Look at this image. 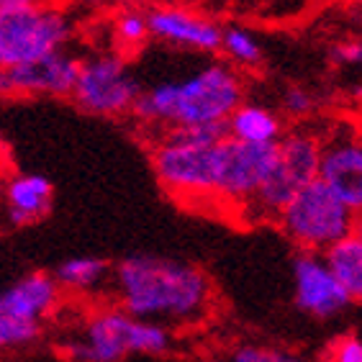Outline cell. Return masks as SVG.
<instances>
[{
  "mask_svg": "<svg viewBox=\"0 0 362 362\" xmlns=\"http://www.w3.org/2000/svg\"><path fill=\"white\" fill-rule=\"evenodd\" d=\"M113 291L126 314L160 324L201 321L214 303V283L201 267L144 252L113 267Z\"/></svg>",
  "mask_w": 362,
  "mask_h": 362,
  "instance_id": "obj_1",
  "label": "cell"
},
{
  "mask_svg": "<svg viewBox=\"0 0 362 362\" xmlns=\"http://www.w3.org/2000/svg\"><path fill=\"white\" fill-rule=\"evenodd\" d=\"M244 83L226 62L203 64L177 80H165L139 93L132 113L144 124L175 126L218 124L242 105Z\"/></svg>",
  "mask_w": 362,
  "mask_h": 362,
  "instance_id": "obj_2",
  "label": "cell"
},
{
  "mask_svg": "<svg viewBox=\"0 0 362 362\" xmlns=\"http://www.w3.org/2000/svg\"><path fill=\"white\" fill-rule=\"evenodd\" d=\"M173 332L160 321H144L124 308H98L75 339L64 344L72 362H124L129 355H168Z\"/></svg>",
  "mask_w": 362,
  "mask_h": 362,
  "instance_id": "obj_3",
  "label": "cell"
},
{
  "mask_svg": "<svg viewBox=\"0 0 362 362\" xmlns=\"http://www.w3.org/2000/svg\"><path fill=\"white\" fill-rule=\"evenodd\" d=\"M275 223L298 250L324 255L337 242L352 237L355 211L344 206L316 177L286 203V209L278 214Z\"/></svg>",
  "mask_w": 362,
  "mask_h": 362,
  "instance_id": "obj_4",
  "label": "cell"
},
{
  "mask_svg": "<svg viewBox=\"0 0 362 362\" xmlns=\"http://www.w3.org/2000/svg\"><path fill=\"white\" fill-rule=\"evenodd\" d=\"M319 157L321 134L306 132V129L283 134L278 139V157H275L267 180L247 203L252 216L275 221L293 195L319 177Z\"/></svg>",
  "mask_w": 362,
  "mask_h": 362,
  "instance_id": "obj_5",
  "label": "cell"
},
{
  "mask_svg": "<svg viewBox=\"0 0 362 362\" xmlns=\"http://www.w3.org/2000/svg\"><path fill=\"white\" fill-rule=\"evenodd\" d=\"M70 39L72 23L59 8L0 11V70L34 62L57 49H67Z\"/></svg>",
  "mask_w": 362,
  "mask_h": 362,
  "instance_id": "obj_6",
  "label": "cell"
},
{
  "mask_svg": "<svg viewBox=\"0 0 362 362\" xmlns=\"http://www.w3.org/2000/svg\"><path fill=\"white\" fill-rule=\"evenodd\" d=\"M223 141L177 144L160 139L152 149V168L162 188L177 198H211L218 193Z\"/></svg>",
  "mask_w": 362,
  "mask_h": 362,
  "instance_id": "obj_7",
  "label": "cell"
},
{
  "mask_svg": "<svg viewBox=\"0 0 362 362\" xmlns=\"http://www.w3.org/2000/svg\"><path fill=\"white\" fill-rule=\"evenodd\" d=\"M141 90V83L121 57L98 54L80 59V72L70 98L80 111L90 116L119 119L132 113Z\"/></svg>",
  "mask_w": 362,
  "mask_h": 362,
  "instance_id": "obj_8",
  "label": "cell"
},
{
  "mask_svg": "<svg viewBox=\"0 0 362 362\" xmlns=\"http://www.w3.org/2000/svg\"><path fill=\"white\" fill-rule=\"evenodd\" d=\"M319 180L355 214L362 211V136L349 126L321 134Z\"/></svg>",
  "mask_w": 362,
  "mask_h": 362,
  "instance_id": "obj_9",
  "label": "cell"
},
{
  "mask_svg": "<svg viewBox=\"0 0 362 362\" xmlns=\"http://www.w3.org/2000/svg\"><path fill=\"white\" fill-rule=\"evenodd\" d=\"M293 298L298 311L319 321L334 319L352 306L334 272L329 270L324 255L303 250L293 259Z\"/></svg>",
  "mask_w": 362,
  "mask_h": 362,
  "instance_id": "obj_10",
  "label": "cell"
},
{
  "mask_svg": "<svg viewBox=\"0 0 362 362\" xmlns=\"http://www.w3.org/2000/svg\"><path fill=\"white\" fill-rule=\"evenodd\" d=\"M77 72H80V59L67 49H57L34 62L0 70V95L70 98Z\"/></svg>",
  "mask_w": 362,
  "mask_h": 362,
  "instance_id": "obj_11",
  "label": "cell"
},
{
  "mask_svg": "<svg viewBox=\"0 0 362 362\" xmlns=\"http://www.w3.org/2000/svg\"><path fill=\"white\" fill-rule=\"evenodd\" d=\"M275 157H278V141L275 144H247V141L226 136L216 198L247 206L252 195L259 190V185L267 180Z\"/></svg>",
  "mask_w": 362,
  "mask_h": 362,
  "instance_id": "obj_12",
  "label": "cell"
},
{
  "mask_svg": "<svg viewBox=\"0 0 362 362\" xmlns=\"http://www.w3.org/2000/svg\"><path fill=\"white\" fill-rule=\"evenodd\" d=\"M149 36L190 52H221V26L180 6H154L144 11Z\"/></svg>",
  "mask_w": 362,
  "mask_h": 362,
  "instance_id": "obj_13",
  "label": "cell"
},
{
  "mask_svg": "<svg viewBox=\"0 0 362 362\" xmlns=\"http://www.w3.org/2000/svg\"><path fill=\"white\" fill-rule=\"evenodd\" d=\"M59 298L62 288L52 272H28L0 293V314L42 327V321L59 306Z\"/></svg>",
  "mask_w": 362,
  "mask_h": 362,
  "instance_id": "obj_14",
  "label": "cell"
},
{
  "mask_svg": "<svg viewBox=\"0 0 362 362\" xmlns=\"http://www.w3.org/2000/svg\"><path fill=\"white\" fill-rule=\"evenodd\" d=\"M54 185L49 177L36 173H21L6 185V218L11 226H34L52 211Z\"/></svg>",
  "mask_w": 362,
  "mask_h": 362,
  "instance_id": "obj_15",
  "label": "cell"
},
{
  "mask_svg": "<svg viewBox=\"0 0 362 362\" xmlns=\"http://www.w3.org/2000/svg\"><path fill=\"white\" fill-rule=\"evenodd\" d=\"M226 132L231 139L247 144H275L283 136V121L265 105L242 103L226 119Z\"/></svg>",
  "mask_w": 362,
  "mask_h": 362,
  "instance_id": "obj_16",
  "label": "cell"
},
{
  "mask_svg": "<svg viewBox=\"0 0 362 362\" xmlns=\"http://www.w3.org/2000/svg\"><path fill=\"white\" fill-rule=\"evenodd\" d=\"M111 272V262L105 257H95V255H77V257L62 259L54 267V280L62 291H75V293H88L95 291Z\"/></svg>",
  "mask_w": 362,
  "mask_h": 362,
  "instance_id": "obj_17",
  "label": "cell"
},
{
  "mask_svg": "<svg viewBox=\"0 0 362 362\" xmlns=\"http://www.w3.org/2000/svg\"><path fill=\"white\" fill-rule=\"evenodd\" d=\"M324 259L349 296V300L352 303L362 300V244L355 237L341 239L324 252Z\"/></svg>",
  "mask_w": 362,
  "mask_h": 362,
  "instance_id": "obj_18",
  "label": "cell"
},
{
  "mask_svg": "<svg viewBox=\"0 0 362 362\" xmlns=\"http://www.w3.org/2000/svg\"><path fill=\"white\" fill-rule=\"evenodd\" d=\"M221 52L239 67H259L265 59L257 36L242 26L221 28Z\"/></svg>",
  "mask_w": 362,
  "mask_h": 362,
  "instance_id": "obj_19",
  "label": "cell"
},
{
  "mask_svg": "<svg viewBox=\"0 0 362 362\" xmlns=\"http://www.w3.org/2000/svg\"><path fill=\"white\" fill-rule=\"evenodd\" d=\"M226 136H229L226 121H218V124L175 126V129H165V134H162V139L177 141V144H218Z\"/></svg>",
  "mask_w": 362,
  "mask_h": 362,
  "instance_id": "obj_20",
  "label": "cell"
},
{
  "mask_svg": "<svg viewBox=\"0 0 362 362\" xmlns=\"http://www.w3.org/2000/svg\"><path fill=\"white\" fill-rule=\"evenodd\" d=\"M116 39H119L121 47L134 49L141 47V44L149 39V26H146V16L144 11H136V8H126L116 16Z\"/></svg>",
  "mask_w": 362,
  "mask_h": 362,
  "instance_id": "obj_21",
  "label": "cell"
},
{
  "mask_svg": "<svg viewBox=\"0 0 362 362\" xmlns=\"http://www.w3.org/2000/svg\"><path fill=\"white\" fill-rule=\"evenodd\" d=\"M39 334H42V327H39V324L16 321V319H11V316L0 314V352L26 347V344L39 339Z\"/></svg>",
  "mask_w": 362,
  "mask_h": 362,
  "instance_id": "obj_22",
  "label": "cell"
},
{
  "mask_svg": "<svg viewBox=\"0 0 362 362\" xmlns=\"http://www.w3.org/2000/svg\"><path fill=\"white\" fill-rule=\"evenodd\" d=\"M229 362H308L298 352L283 347H270V344H242L231 352Z\"/></svg>",
  "mask_w": 362,
  "mask_h": 362,
  "instance_id": "obj_23",
  "label": "cell"
},
{
  "mask_svg": "<svg viewBox=\"0 0 362 362\" xmlns=\"http://www.w3.org/2000/svg\"><path fill=\"white\" fill-rule=\"evenodd\" d=\"M314 95L306 90V88H298V85H293L283 93V111L291 116V119H306L308 113L314 111Z\"/></svg>",
  "mask_w": 362,
  "mask_h": 362,
  "instance_id": "obj_24",
  "label": "cell"
},
{
  "mask_svg": "<svg viewBox=\"0 0 362 362\" xmlns=\"http://www.w3.org/2000/svg\"><path fill=\"white\" fill-rule=\"evenodd\" d=\"M327 362H362V339L355 334H341L329 347Z\"/></svg>",
  "mask_w": 362,
  "mask_h": 362,
  "instance_id": "obj_25",
  "label": "cell"
},
{
  "mask_svg": "<svg viewBox=\"0 0 362 362\" xmlns=\"http://www.w3.org/2000/svg\"><path fill=\"white\" fill-rule=\"evenodd\" d=\"M332 59L347 67H362V42H344L332 49Z\"/></svg>",
  "mask_w": 362,
  "mask_h": 362,
  "instance_id": "obj_26",
  "label": "cell"
},
{
  "mask_svg": "<svg viewBox=\"0 0 362 362\" xmlns=\"http://www.w3.org/2000/svg\"><path fill=\"white\" fill-rule=\"evenodd\" d=\"M42 6H47V0H0V11H26Z\"/></svg>",
  "mask_w": 362,
  "mask_h": 362,
  "instance_id": "obj_27",
  "label": "cell"
},
{
  "mask_svg": "<svg viewBox=\"0 0 362 362\" xmlns=\"http://www.w3.org/2000/svg\"><path fill=\"white\" fill-rule=\"evenodd\" d=\"M352 237H355L357 242L362 244V211H357V214H355V226H352Z\"/></svg>",
  "mask_w": 362,
  "mask_h": 362,
  "instance_id": "obj_28",
  "label": "cell"
},
{
  "mask_svg": "<svg viewBox=\"0 0 362 362\" xmlns=\"http://www.w3.org/2000/svg\"><path fill=\"white\" fill-rule=\"evenodd\" d=\"M111 3H129V0H111Z\"/></svg>",
  "mask_w": 362,
  "mask_h": 362,
  "instance_id": "obj_29",
  "label": "cell"
},
{
  "mask_svg": "<svg viewBox=\"0 0 362 362\" xmlns=\"http://www.w3.org/2000/svg\"><path fill=\"white\" fill-rule=\"evenodd\" d=\"M349 3H362V0H349Z\"/></svg>",
  "mask_w": 362,
  "mask_h": 362,
  "instance_id": "obj_30",
  "label": "cell"
},
{
  "mask_svg": "<svg viewBox=\"0 0 362 362\" xmlns=\"http://www.w3.org/2000/svg\"><path fill=\"white\" fill-rule=\"evenodd\" d=\"M211 362H221V360H211Z\"/></svg>",
  "mask_w": 362,
  "mask_h": 362,
  "instance_id": "obj_31",
  "label": "cell"
}]
</instances>
